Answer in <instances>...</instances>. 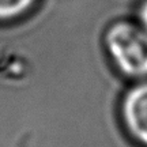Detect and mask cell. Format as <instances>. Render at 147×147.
Returning <instances> with one entry per match:
<instances>
[{
  "label": "cell",
  "mask_w": 147,
  "mask_h": 147,
  "mask_svg": "<svg viewBox=\"0 0 147 147\" xmlns=\"http://www.w3.org/2000/svg\"><path fill=\"white\" fill-rule=\"evenodd\" d=\"M138 23L147 32V0H142L138 8Z\"/></svg>",
  "instance_id": "277c9868"
},
{
  "label": "cell",
  "mask_w": 147,
  "mask_h": 147,
  "mask_svg": "<svg viewBox=\"0 0 147 147\" xmlns=\"http://www.w3.org/2000/svg\"><path fill=\"white\" fill-rule=\"evenodd\" d=\"M104 47L120 74L138 82L147 79V32L138 22L117 21L109 25Z\"/></svg>",
  "instance_id": "6da1fadb"
},
{
  "label": "cell",
  "mask_w": 147,
  "mask_h": 147,
  "mask_svg": "<svg viewBox=\"0 0 147 147\" xmlns=\"http://www.w3.org/2000/svg\"><path fill=\"white\" fill-rule=\"evenodd\" d=\"M121 119L132 139L147 147V79L125 91L121 100Z\"/></svg>",
  "instance_id": "7a4b0ae2"
},
{
  "label": "cell",
  "mask_w": 147,
  "mask_h": 147,
  "mask_svg": "<svg viewBox=\"0 0 147 147\" xmlns=\"http://www.w3.org/2000/svg\"><path fill=\"white\" fill-rule=\"evenodd\" d=\"M42 0H0V23L8 25L26 18L38 8Z\"/></svg>",
  "instance_id": "3957f363"
}]
</instances>
